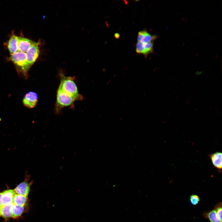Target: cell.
<instances>
[{"label":"cell","instance_id":"6da1fadb","mask_svg":"<svg viewBox=\"0 0 222 222\" xmlns=\"http://www.w3.org/2000/svg\"><path fill=\"white\" fill-rule=\"evenodd\" d=\"M63 91L77 100H82V97L79 94L74 77L61 76L60 82L58 87Z\"/></svg>","mask_w":222,"mask_h":222},{"label":"cell","instance_id":"7a4b0ae2","mask_svg":"<svg viewBox=\"0 0 222 222\" xmlns=\"http://www.w3.org/2000/svg\"><path fill=\"white\" fill-rule=\"evenodd\" d=\"M77 100L58 88L56 93V101L55 109L56 112L59 113L64 107L71 105Z\"/></svg>","mask_w":222,"mask_h":222},{"label":"cell","instance_id":"3957f363","mask_svg":"<svg viewBox=\"0 0 222 222\" xmlns=\"http://www.w3.org/2000/svg\"><path fill=\"white\" fill-rule=\"evenodd\" d=\"M9 59L25 75L27 74L29 69L28 67L26 53L18 51L14 53L10 54Z\"/></svg>","mask_w":222,"mask_h":222},{"label":"cell","instance_id":"277c9868","mask_svg":"<svg viewBox=\"0 0 222 222\" xmlns=\"http://www.w3.org/2000/svg\"><path fill=\"white\" fill-rule=\"evenodd\" d=\"M39 42L31 47L26 53L28 67L29 69L36 61L40 52Z\"/></svg>","mask_w":222,"mask_h":222},{"label":"cell","instance_id":"5b68a950","mask_svg":"<svg viewBox=\"0 0 222 222\" xmlns=\"http://www.w3.org/2000/svg\"><path fill=\"white\" fill-rule=\"evenodd\" d=\"M153 42L148 43H143L138 42L136 44V51L138 54H142L147 56L153 51Z\"/></svg>","mask_w":222,"mask_h":222},{"label":"cell","instance_id":"8992f818","mask_svg":"<svg viewBox=\"0 0 222 222\" xmlns=\"http://www.w3.org/2000/svg\"><path fill=\"white\" fill-rule=\"evenodd\" d=\"M38 100L37 94L35 92H30L25 95L23 102L24 105L27 107L32 108L36 105Z\"/></svg>","mask_w":222,"mask_h":222},{"label":"cell","instance_id":"52a82bcc","mask_svg":"<svg viewBox=\"0 0 222 222\" xmlns=\"http://www.w3.org/2000/svg\"><path fill=\"white\" fill-rule=\"evenodd\" d=\"M37 42L25 37L18 36V51L26 53L31 47Z\"/></svg>","mask_w":222,"mask_h":222},{"label":"cell","instance_id":"ba28073f","mask_svg":"<svg viewBox=\"0 0 222 222\" xmlns=\"http://www.w3.org/2000/svg\"><path fill=\"white\" fill-rule=\"evenodd\" d=\"M16 194L14 190L7 189L1 192V201L2 206L13 203Z\"/></svg>","mask_w":222,"mask_h":222},{"label":"cell","instance_id":"9c48e42d","mask_svg":"<svg viewBox=\"0 0 222 222\" xmlns=\"http://www.w3.org/2000/svg\"><path fill=\"white\" fill-rule=\"evenodd\" d=\"M31 183V182L28 183L24 181L18 184L14 189V191L16 194L27 197Z\"/></svg>","mask_w":222,"mask_h":222},{"label":"cell","instance_id":"30bf717a","mask_svg":"<svg viewBox=\"0 0 222 222\" xmlns=\"http://www.w3.org/2000/svg\"><path fill=\"white\" fill-rule=\"evenodd\" d=\"M212 164L217 170L221 171L222 167V153L220 152H216L209 155Z\"/></svg>","mask_w":222,"mask_h":222},{"label":"cell","instance_id":"8fae6325","mask_svg":"<svg viewBox=\"0 0 222 222\" xmlns=\"http://www.w3.org/2000/svg\"><path fill=\"white\" fill-rule=\"evenodd\" d=\"M157 38L156 35H152L145 30L139 31L138 33L137 40L138 42L143 43L152 42Z\"/></svg>","mask_w":222,"mask_h":222},{"label":"cell","instance_id":"7c38bea8","mask_svg":"<svg viewBox=\"0 0 222 222\" xmlns=\"http://www.w3.org/2000/svg\"><path fill=\"white\" fill-rule=\"evenodd\" d=\"M18 36L12 34L7 43V47L10 54L14 53L18 51Z\"/></svg>","mask_w":222,"mask_h":222},{"label":"cell","instance_id":"4fadbf2b","mask_svg":"<svg viewBox=\"0 0 222 222\" xmlns=\"http://www.w3.org/2000/svg\"><path fill=\"white\" fill-rule=\"evenodd\" d=\"M13 203L2 206L0 207V216L7 219L12 216Z\"/></svg>","mask_w":222,"mask_h":222},{"label":"cell","instance_id":"5bb4252c","mask_svg":"<svg viewBox=\"0 0 222 222\" xmlns=\"http://www.w3.org/2000/svg\"><path fill=\"white\" fill-rule=\"evenodd\" d=\"M203 215L210 222H221L214 210L205 212Z\"/></svg>","mask_w":222,"mask_h":222},{"label":"cell","instance_id":"9a60e30c","mask_svg":"<svg viewBox=\"0 0 222 222\" xmlns=\"http://www.w3.org/2000/svg\"><path fill=\"white\" fill-rule=\"evenodd\" d=\"M27 201V197L16 193L14 197L13 204L15 205L24 207Z\"/></svg>","mask_w":222,"mask_h":222},{"label":"cell","instance_id":"2e32d148","mask_svg":"<svg viewBox=\"0 0 222 222\" xmlns=\"http://www.w3.org/2000/svg\"><path fill=\"white\" fill-rule=\"evenodd\" d=\"M24 210V207L15 205L14 204L12 207V217L16 218L20 216Z\"/></svg>","mask_w":222,"mask_h":222},{"label":"cell","instance_id":"e0dca14e","mask_svg":"<svg viewBox=\"0 0 222 222\" xmlns=\"http://www.w3.org/2000/svg\"><path fill=\"white\" fill-rule=\"evenodd\" d=\"M220 220L222 222V204L221 202L217 203L215 206L214 209Z\"/></svg>","mask_w":222,"mask_h":222},{"label":"cell","instance_id":"ac0fdd59","mask_svg":"<svg viewBox=\"0 0 222 222\" xmlns=\"http://www.w3.org/2000/svg\"><path fill=\"white\" fill-rule=\"evenodd\" d=\"M200 200L199 197L196 195H191L190 197V201L191 204L193 205H195L198 204Z\"/></svg>","mask_w":222,"mask_h":222},{"label":"cell","instance_id":"d6986e66","mask_svg":"<svg viewBox=\"0 0 222 222\" xmlns=\"http://www.w3.org/2000/svg\"><path fill=\"white\" fill-rule=\"evenodd\" d=\"M116 39H118L120 37V35L116 33L114 35Z\"/></svg>","mask_w":222,"mask_h":222},{"label":"cell","instance_id":"ffe728a7","mask_svg":"<svg viewBox=\"0 0 222 222\" xmlns=\"http://www.w3.org/2000/svg\"><path fill=\"white\" fill-rule=\"evenodd\" d=\"M1 192H0V207H1L2 206V203H1Z\"/></svg>","mask_w":222,"mask_h":222}]
</instances>
